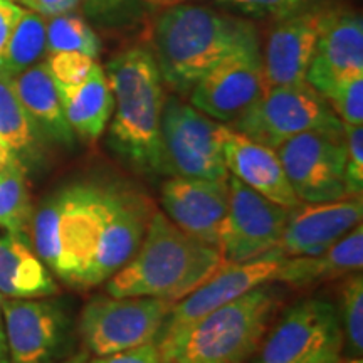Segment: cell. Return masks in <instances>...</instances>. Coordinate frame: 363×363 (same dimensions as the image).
I'll list each match as a JSON object with an SVG mask.
<instances>
[{
  "label": "cell",
  "mask_w": 363,
  "mask_h": 363,
  "mask_svg": "<svg viewBox=\"0 0 363 363\" xmlns=\"http://www.w3.org/2000/svg\"><path fill=\"white\" fill-rule=\"evenodd\" d=\"M259 35L238 45L190 89V104L212 120L233 123L264 93Z\"/></svg>",
  "instance_id": "cell-10"
},
{
  "label": "cell",
  "mask_w": 363,
  "mask_h": 363,
  "mask_svg": "<svg viewBox=\"0 0 363 363\" xmlns=\"http://www.w3.org/2000/svg\"><path fill=\"white\" fill-rule=\"evenodd\" d=\"M338 335L337 308L325 299H305L283 313L252 363H296Z\"/></svg>",
  "instance_id": "cell-17"
},
{
  "label": "cell",
  "mask_w": 363,
  "mask_h": 363,
  "mask_svg": "<svg viewBox=\"0 0 363 363\" xmlns=\"http://www.w3.org/2000/svg\"><path fill=\"white\" fill-rule=\"evenodd\" d=\"M362 266L363 225L358 224L323 252L315 256L283 257L272 283L306 288V286H316L350 276L353 272L362 271Z\"/></svg>",
  "instance_id": "cell-20"
},
{
  "label": "cell",
  "mask_w": 363,
  "mask_h": 363,
  "mask_svg": "<svg viewBox=\"0 0 363 363\" xmlns=\"http://www.w3.org/2000/svg\"><path fill=\"white\" fill-rule=\"evenodd\" d=\"M276 153L293 192L303 203L352 197L345 180L347 148L343 125L299 133L281 143Z\"/></svg>",
  "instance_id": "cell-8"
},
{
  "label": "cell",
  "mask_w": 363,
  "mask_h": 363,
  "mask_svg": "<svg viewBox=\"0 0 363 363\" xmlns=\"http://www.w3.org/2000/svg\"><path fill=\"white\" fill-rule=\"evenodd\" d=\"M40 138L43 135L22 106L12 79L0 74V143L27 169V163L38 160Z\"/></svg>",
  "instance_id": "cell-24"
},
{
  "label": "cell",
  "mask_w": 363,
  "mask_h": 363,
  "mask_svg": "<svg viewBox=\"0 0 363 363\" xmlns=\"http://www.w3.org/2000/svg\"><path fill=\"white\" fill-rule=\"evenodd\" d=\"M172 306L174 301L162 298H94L81 315V337L96 357L155 342Z\"/></svg>",
  "instance_id": "cell-9"
},
{
  "label": "cell",
  "mask_w": 363,
  "mask_h": 363,
  "mask_svg": "<svg viewBox=\"0 0 363 363\" xmlns=\"http://www.w3.org/2000/svg\"><path fill=\"white\" fill-rule=\"evenodd\" d=\"M224 126L177 94L167 96L160 120L162 175L225 179Z\"/></svg>",
  "instance_id": "cell-6"
},
{
  "label": "cell",
  "mask_w": 363,
  "mask_h": 363,
  "mask_svg": "<svg viewBox=\"0 0 363 363\" xmlns=\"http://www.w3.org/2000/svg\"><path fill=\"white\" fill-rule=\"evenodd\" d=\"M147 6H150L152 9H167L172 6H179V4L189 2V0H145Z\"/></svg>",
  "instance_id": "cell-39"
},
{
  "label": "cell",
  "mask_w": 363,
  "mask_h": 363,
  "mask_svg": "<svg viewBox=\"0 0 363 363\" xmlns=\"http://www.w3.org/2000/svg\"><path fill=\"white\" fill-rule=\"evenodd\" d=\"M88 362H89V353L81 352V353H76V355L66 358V360H62L59 363H88Z\"/></svg>",
  "instance_id": "cell-40"
},
{
  "label": "cell",
  "mask_w": 363,
  "mask_h": 363,
  "mask_svg": "<svg viewBox=\"0 0 363 363\" xmlns=\"http://www.w3.org/2000/svg\"><path fill=\"white\" fill-rule=\"evenodd\" d=\"M343 347L350 362L362 363L363 352V276L353 272L340 289V316Z\"/></svg>",
  "instance_id": "cell-28"
},
{
  "label": "cell",
  "mask_w": 363,
  "mask_h": 363,
  "mask_svg": "<svg viewBox=\"0 0 363 363\" xmlns=\"http://www.w3.org/2000/svg\"><path fill=\"white\" fill-rule=\"evenodd\" d=\"M343 123L321 93L310 83L272 86L229 126L254 142L276 150L286 140Z\"/></svg>",
  "instance_id": "cell-7"
},
{
  "label": "cell",
  "mask_w": 363,
  "mask_h": 363,
  "mask_svg": "<svg viewBox=\"0 0 363 363\" xmlns=\"http://www.w3.org/2000/svg\"><path fill=\"white\" fill-rule=\"evenodd\" d=\"M0 311H2V294H0Z\"/></svg>",
  "instance_id": "cell-41"
},
{
  "label": "cell",
  "mask_w": 363,
  "mask_h": 363,
  "mask_svg": "<svg viewBox=\"0 0 363 363\" xmlns=\"http://www.w3.org/2000/svg\"><path fill=\"white\" fill-rule=\"evenodd\" d=\"M355 74H363L362 16L347 7L323 9L306 83L325 96L338 81Z\"/></svg>",
  "instance_id": "cell-14"
},
{
  "label": "cell",
  "mask_w": 363,
  "mask_h": 363,
  "mask_svg": "<svg viewBox=\"0 0 363 363\" xmlns=\"http://www.w3.org/2000/svg\"><path fill=\"white\" fill-rule=\"evenodd\" d=\"M40 261L74 288H94L131 259L140 222L115 185L72 184L40 203L30 220Z\"/></svg>",
  "instance_id": "cell-1"
},
{
  "label": "cell",
  "mask_w": 363,
  "mask_h": 363,
  "mask_svg": "<svg viewBox=\"0 0 363 363\" xmlns=\"http://www.w3.org/2000/svg\"><path fill=\"white\" fill-rule=\"evenodd\" d=\"M256 35L252 22L212 7L184 2L162 9L153 24V56L163 84L189 94L212 66Z\"/></svg>",
  "instance_id": "cell-4"
},
{
  "label": "cell",
  "mask_w": 363,
  "mask_h": 363,
  "mask_svg": "<svg viewBox=\"0 0 363 363\" xmlns=\"http://www.w3.org/2000/svg\"><path fill=\"white\" fill-rule=\"evenodd\" d=\"M84 17L99 30L128 33L143 22L145 0H81Z\"/></svg>",
  "instance_id": "cell-29"
},
{
  "label": "cell",
  "mask_w": 363,
  "mask_h": 363,
  "mask_svg": "<svg viewBox=\"0 0 363 363\" xmlns=\"http://www.w3.org/2000/svg\"><path fill=\"white\" fill-rule=\"evenodd\" d=\"M227 264L220 251L153 211L133 257L106 281L110 296H148L177 303Z\"/></svg>",
  "instance_id": "cell-2"
},
{
  "label": "cell",
  "mask_w": 363,
  "mask_h": 363,
  "mask_svg": "<svg viewBox=\"0 0 363 363\" xmlns=\"http://www.w3.org/2000/svg\"><path fill=\"white\" fill-rule=\"evenodd\" d=\"M57 91L72 133L96 142L113 115V94L104 67L96 62L88 78L74 86H57Z\"/></svg>",
  "instance_id": "cell-22"
},
{
  "label": "cell",
  "mask_w": 363,
  "mask_h": 363,
  "mask_svg": "<svg viewBox=\"0 0 363 363\" xmlns=\"http://www.w3.org/2000/svg\"><path fill=\"white\" fill-rule=\"evenodd\" d=\"M224 162L227 172L247 187L286 208H296L301 201L293 192L276 153L266 145L224 126Z\"/></svg>",
  "instance_id": "cell-19"
},
{
  "label": "cell",
  "mask_w": 363,
  "mask_h": 363,
  "mask_svg": "<svg viewBox=\"0 0 363 363\" xmlns=\"http://www.w3.org/2000/svg\"><path fill=\"white\" fill-rule=\"evenodd\" d=\"M12 84L22 106L43 138L72 147L74 133L62 111L57 86L49 74L45 61L22 71L21 74L12 78Z\"/></svg>",
  "instance_id": "cell-21"
},
{
  "label": "cell",
  "mask_w": 363,
  "mask_h": 363,
  "mask_svg": "<svg viewBox=\"0 0 363 363\" xmlns=\"http://www.w3.org/2000/svg\"><path fill=\"white\" fill-rule=\"evenodd\" d=\"M227 184L229 207L217 249L227 264H242L276 249L293 208L269 201L230 174Z\"/></svg>",
  "instance_id": "cell-11"
},
{
  "label": "cell",
  "mask_w": 363,
  "mask_h": 363,
  "mask_svg": "<svg viewBox=\"0 0 363 363\" xmlns=\"http://www.w3.org/2000/svg\"><path fill=\"white\" fill-rule=\"evenodd\" d=\"M54 52H81L98 59L101 39L79 13L66 12L45 17V54Z\"/></svg>",
  "instance_id": "cell-27"
},
{
  "label": "cell",
  "mask_w": 363,
  "mask_h": 363,
  "mask_svg": "<svg viewBox=\"0 0 363 363\" xmlns=\"http://www.w3.org/2000/svg\"><path fill=\"white\" fill-rule=\"evenodd\" d=\"M283 256L272 249L257 259L242 264H225L192 293L174 303L158 331L155 343H165L184 333L194 323L240 294L274 279Z\"/></svg>",
  "instance_id": "cell-12"
},
{
  "label": "cell",
  "mask_w": 363,
  "mask_h": 363,
  "mask_svg": "<svg viewBox=\"0 0 363 363\" xmlns=\"http://www.w3.org/2000/svg\"><path fill=\"white\" fill-rule=\"evenodd\" d=\"M24 9H29L43 17L74 12L81 6V0H13Z\"/></svg>",
  "instance_id": "cell-35"
},
{
  "label": "cell",
  "mask_w": 363,
  "mask_h": 363,
  "mask_svg": "<svg viewBox=\"0 0 363 363\" xmlns=\"http://www.w3.org/2000/svg\"><path fill=\"white\" fill-rule=\"evenodd\" d=\"M162 212L192 238L219 247L220 229L229 207L225 179L170 177L160 190Z\"/></svg>",
  "instance_id": "cell-15"
},
{
  "label": "cell",
  "mask_w": 363,
  "mask_h": 363,
  "mask_svg": "<svg viewBox=\"0 0 363 363\" xmlns=\"http://www.w3.org/2000/svg\"><path fill=\"white\" fill-rule=\"evenodd\" d=\"M345 148V180L352 197L362 195L363 190V128L362 125H343Z\"/></svg>",
  "instance_id": "cell-33"
},
{
  "label": "cell",
  "mask_w": 363,
  "mask_h": 363,
  "mask_svg": "<svg viewBox=\"0 0 363 363\" xmlns=\"http://www.w3.org/2000/svg\"><path fill=\"white\" fill-rule=\"evenodd\" d=\"M214 2L249 19L272 22L316 6V0H214Z\"/></svg>",
  "instance_id": "cell-30"
},
{
  "label": "cell",
  "mask_w": 363,
  "mask_h": 363,
  "mask_svg": "<svg viewBox=\"0 0 363 363\" xmlns=\"http://www.w3.org/2000/svg\"><path fill=\"white\" fill-rule=\"evenodd\" d=\"M59 291L48 266L22 234L0 238V294L7 298H48Z\"/></svg>",
  "instance_id": "cell-23"
},
{
  "label": "cell",
  "mask_w": 363,
  "mask_h": 363,
  "mask_svg": "<svg viewBox=\"0 0 363 363\" xmlns=\"http://www.w3.org/2000/svg\"><path fill=\"white\" fill-rule=\"evenodd\" d=\"M342 350L343 338L342 335H338V337L331 338L330 342L321 345V347L315 348L296 363H340L342 362Z\"/></svg>",
  "instance_id": "cell-37"
},
{
  "label": "cell",
  "mask_w": 363,
  "mask_h": 363,
  "mask_svg": "<svg viewBox=\"0 0 363 363\" xmlns=\"http://www.w3.org/2000/svg\"><path fill=\"white\" fill-rule=\"evenodd\" d=\"M88 363H162V360L157 343L150 342L128 348V350L111 353V355L98 357L96 360Z\"/></svg>",
  "instance_id": "cell-34"
},
{
  "label": "cell",
  "mask_w": 363,
  "mask_h": 363,
  "mask_svg": "<svg viewBox=\"0 0 363 363\" xmlns=\"http://www.w3.org/2000/svg\"><path fill=\"white\" fill-rule=\"evenodd\" d=\"M321 11L323 9L316 4L271 26L264 51H261L266 88L306 81L320 33Z\"/></svg>",
  "instance_id": "cell-18"
},
{
  "label": "cell",
  "mask_w": 363,
  "mask_h": 363,
  "mask_svg": "<svg viewBox=\"0 0 363 363\" xmlns=\"http://www.w3.org/2000/svg\"><path fill=\"white\" fill-rule=\"evenodd\" d=\"M96 59L81 52H54L48 54L45 66L57 86H74L88 78Z\"/></svg>",
  "instance_id": "cell-32"
},
{
  "label": "cell",
  "mask_w": 363,
  "mask_h": 363,
  "mask_svg": "<svg viewBox=\"0 0 363 363\" xmlns=\"http://www.w3.org/2000/svg\"><path fill=\"white\" fill-rule=\"evenodd\" d=\"M104 72L113 94L111 150L138 174L162 175L160 120L167 94L155 56L135 45L110 59Z\"/></svg>",
  "instance_id": "cell-3"
},
{
  "label": "cell",
  "mask_w": 363,
  "mask_h": 363,
  "mask_svg": "<svg viewBox=\"0 0 363 363\" xmlns=\"http://www.w3.org/2000/svg\"><path fill=\"white\" fill-rule=\"evenodd\" d=\"M11 363L62 362L69 320L56 301L11 298L2 301Z\"/></svg>",
  "instance_id": "cell-13"
},
{
  "label": "cell",
  "mask_w": 363,
  "mask_h": 363,
  "mask_svg": "<svg viewBox=\"0 0 363 363\" xmlns=\"http://www.w3.org/2000/svg\"><path fill=\"white\" fill-rule=\"evenodd\" d=\"M340 363H342V362H340ZM345 363H357V362H350V360H347Z\"/></svg>",
  "instance_id": "cell-42"
},
{
  "label": "cell",
  "mask_w": 363,
  "mask_h": 363,
  "mask_svg": "<svg viewBox=\"0 0 363 363\" xmlns=\"http://www.w3.org/2000/svg\"><path fill=\"white\" fill-rule=\"evenodd\" d=\"M22 12H24V7L13 0H0V54L11 39Z\"/></svg>",
  "instance_id": "cell-36"
},
{
  "label": "cell",
  "mask_w": 363,
  "mask_h": 363,
  "mask_svg": "<svg viewBox=\"0 0 363 363\" xmlns=\"http://www.w3.org/2000/svg\"><path fill=\"white\" fill-rule=\"evenodd\" d=\"M362 195L333 202L301 203L289 214L276 251L283 257L315 256L362 224Z\"/></svg>",
  "instance_id": "cell-16"
},
{
  "label": "cell",
  "mask_w": 363,
  "mask_h": 363,
  "mask_svg": "<svg viewBox=\"0 0 363 363\" xmlns=\"http://www.w3.org/2000/svg\"><path fill=\"white\" fill-rule=\"evenodd\" d=\"M283 293L264 283L157 345L162 363H246L266 337Z\"/></svg>",
  "instance_id": "cell-5"
},
{
  "label": "cell",
  "mask_w": 363,
  "mask_h": 363,
  "mask_svg": "<svg viewBox=\"0 0 363 363\" xmlns=\"http://www.w3.org/2000/svg\"><path fill=\"white\" fill-rule=\"evenodd\" d=\"M45 56V17L24 9L22 17L0 54V74L16 78Z\"/></svg>",
  "instance_id": "cell-25"
},
{
  "label": "cell",
  "mask_w": 363,
  "mask_h": 363,
  "mask_svg": "<svg viewBox=\"0 0 363 363\" xmlns=\"http://www.w3.org/2000/svg\"><path fill=\"white\" fill-rule=\"evenodd\" d=\"M0 363H11V355H9L6 331L0 326Z\"/></svg>",
  "instance_id": "cell-38"
},
{
  "label": "cell",
  "mask_w": 363,
  "mask_h": 363,
  "mask_svg": "<svg viewBox=\"0 0 363 363\" xmlns=\"http://www.w3.org/2000/svg\"><path fill=\"white\" fill-rule=\"evenodd\" d=\"M331 110L340 118L343 125L363 123V74L338 81L325 94Z\"/></svg>",
  "instance_id": "cell-31"
},
{
  "label": "cell",
  "mask_w": 363,
  "mask_h": 363,
  "mask_svg": "<svg viewBox=\"0 0 363 363\" xmlns=\"http://www.w3.org/2000/svg\"><path fill=\"white\" fill-rule=\"evenodd\" d=\"M21 160L0 170V227L11 234H24L33 220V203Z\"/></svg>",
  "instance_id": "cell-26"
}]
</instances>
